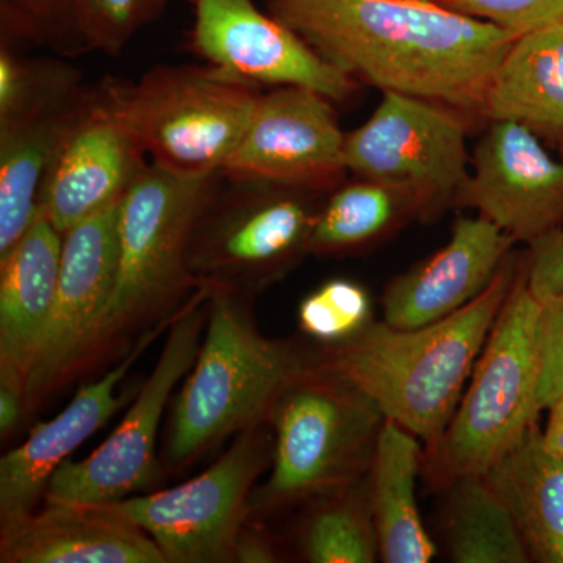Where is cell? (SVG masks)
<instances>
[{
	"instance_id": "obj_13",
	"label": "cell",
	"mask_w": 563,
	"mask_h": 563,
	"mask_svg": "<svg viewBox=\"0 0 563 563\" xmlns=\"http://www.w3.org/2000/svg\"><path fill=\"white\" fill-rule=\"evenodd\" d=\"M331 102L320 92L299 87L261 92L246 132L222 166V176L301 191L335 188L347 172L346 133Z\"/></svg>"
},
{
	"instance_id": "obj_14",
	"label": "cell",
	"mask_w": 563,
	"mask_h": 563,
	"mask_svg": "<svg viewBox=\"0 0 563 563\" xmlns=\"http://www.w3.org/2000/svg\"><path fill=\"white\" fill-rule=\"evenodd\" d=\"M191 46L209 65L250 84L307 88L332 102L346 101L357 88L350 74L252 0H195Z\"/></svg>"
},
{
	"instance_id": "obj_35",
	"label": "cell",
	"mask_w": 563,
	"mask_h": 563,
	"mask_svg": "<svg viewBox=\"0 0 563 563\" xmlns=\"http://www.w3.org/2000/svg\"><path fill=\"white\" fill-rule=\"evenodd\" d=\"M29 420L25 409V395L13 385L0 383V437L9 440L18 428Z\"/></svg>"
},
{
	"instance_id": "obj_18",
	"label": "cell",
	"mask_w": 563,
	"mask_h": 563,
	"mask_svg": "<svg viewBox=\"0 0 563 563\" xmlns=\"http://www.w3.org/2000/svg\"><path fill=\"white\" fill-rule=\"evenodd\" d=\"M158 335L147 336L101 379L80 387L54 420L36 422L27 440L0 459V526L35 512L58 466L136 395L118 387Z\"/></svg>"
},
{
	"instance_id": "obj_15",
	"label": "cell",
	"mask_w": 563,
	"mask_h": 563,
	"mask_svg": "<svg viewBox=\"0 0 563 563\" xmlns=\"http://www.w3.org/2000/svg\"><path fill=\"white\" fill-rule=\"evenodd\" d=\"M118 206L63 235L57 298L25 387L27 418L74 383L81 352L109 302L118 265Z\"/></svg>"
},
{
	"instance_id": "obj_16",
	"label": "cell",
	"mask_w": 563,
	"mask_h": 563,
	"mask_svg": "<svg viewBox=\"0 0 563 563\" xmlns=\"http://www.w3.org/2000/svg\"><path fill=\"white\" fill-rule=\"evenodd\" d=\"M459 206L495 222L515 243L532 244L563 225V158L523 124L492 121L477 143Z\"/></svg>"
},
{
	"instance_id": "obj_30",
	"label": "cell",
	"mask_w": 563,
	"mask_h": 563,
	"mask_svg": "<svg viewBox=\"0 0 563 563\" xmlns=\"http://www.w3.org/2000/svg\"><path fill=\"white\" fill-rule=\"evenodd\" d=\"M172 0H85V49L118 55L141 29L158 20Z\"/></svg>"
},
{
	"instance_id": "obj_5",
	"label": "cell",
	"mask_w": 563,
	"mask_h": 563,
	"mask_svg": "<svg viewBox=\"0 0 563 563\" xmlns=\"http://www.w3.org/2000/svg\"><path fill=\"white\" fill-rule=\"evenodd\" d=\"M384 421L372 398L313 361L285 388L269 415L273 468L266 483L252 492L250 520L368 476Z\"/></svg>"
},
{
	"instance_id": "obj_24",
	"label": "cell",
	"mask_w": 563,
	"mask_h": 563,
	"mask_svg": "<svg viewBox=\"0 0 563 563\" xmlns=\"http://www.w3.org/2000/svg\"><path fill=\"white\" fill-rule=\"evenodd\" d=\"M424 444L398 422L385 420L368 473L379 555L387 563H428L437 555L417 503Z\"/></svg>"
},
{
	"instance_id": "obj_7",
	"label": "cell",
	"mask_w": 563,
	"mask_h": 563,
	"mask_svg": "<svg viewBox=\"0 0 563 563\" xmlns=\"http://www.w3.org/2000/svg\"><path fill=\"white\" fill-rule=\"evenodd\" d=\"M258 85L214 66H157L135 84L109 80L103 95L154 165L179 174H211L246 132Z\"/></svg>"
},
{
	"instance_id": "obj_37",
	"label": "cell",
	"mask_w": 563,
	"mask_h": 563,
	"mask_svg": "<svg viewBox=\"0 0 563 563\" xmlns=\"http://www.w3.org/2000/svg\"><path fill=\"white\" fill-rule=\"evenodd\" d=\"M561 150H562V155H563V139L561 141Z\"/></svg>"
},
{
	"instance_id": "obj_36",
	"label": "cell",
	"mask_w": 563,
	"mask_h": 563,
	"mask_svg": "<svg viewBox=\"0 0 563 563\" xmlns=\"http://www.w3.org/2000/svg\"><path fill=\"white\" fill-rule=\"evenodd\" d=\"M550 418L543 431L548 450L563 459V396L550 407Z\"/></svg>"
},
{
	"instance_id": "obj_21",
	"label": "cell",
	"mask_w": 563,
	"mask_h": 563,
	"mask_svg": "<svg viewBox=\"0 0 563 563\" xmlns=\"http://www.w3.org/2000/svg\"><path fill=\"white\" fill-rule=\"evenodd\" d=\"M63 235L38 213L27 232L0 255V383L24 391L54 309Z\"/></svg>"
},
{
	"instance_id": "obj_23",
	"label": "cell",
	"mask_w": 563,
	"mask_h": 563,
	"mask_svg": "<svg viewBox=\"0 0 563 563\" xmlns=\"http://www.w3.org/2000/svg\"><path fill=\"white\" fill-rule=\"evenodd\" d=\"M512 515L531 562L563 563V459L537 422L484 474Z\"/></svg>"
},
{
	"instance_id": "obj_25",
	"label": "cell",
	"mask_w": 563,
	"mask_h": 563,
	"mask_svg": "<svg viewBox=\"0 0 563 563\" xmlns=\"http://www.w3.org/2000/svg\"><path fill=\"white\" fill-rule=\"evenodd\" d=\"M446 493L443 536L455 563H528L523 537L484 474L454 481Z\"/></svg>"
},
{
	"instance_id": "obj_20",
	"label": "cell",
	"mask_w": 563,
	"mask_h": 563,
	"mask_svg": "<svg viewBox=\"0 0 563 563\" xmlns=\"http://www.w3.org/2000/svg\"><path fill=\"white\" fill-rule=\"evenodd\" d=\"M2 563H166L146 532L99 506L44 503L0 526Z\"/></svg>"
},
{
	"instance_id": "obj_10",
	"label": "cell",
	"mask_w": 563,
	"mask_h": 563,
	"mask_svg": "<svg viewBox=\"0 0 563 563\" xmlns=\"http://www.w3.org/2000/svg\"><path fill=\"white\" fill-rule=\"evenodd\" d=\"M228 184L221 181L196 224L190 269L199 287L254 298L309 255L318 210L301 190L262 181Z\"/></svg>"
},
{
	"instance_id": "obj_29",
	"label": "cell",
	"mask_w": 563,
	"mask_h": 563,
	"mask_svg": "<svg viewBox=\"0 0 563 563\" xmlns=\"http://www.w3.org/2000/svg\"><path fill=\"white\" fill-rule=\"evenodd\" d=\"M298 322L321 346L346 342L373 324L372 298L357 282L328 280L303 299Z\"/></svg>"
},
{
	"instance_id": "obj_34",
	"label": "cell",
	"mask_w": 563,
	"mask_h": 563,
	"mask_svg": "<svg viewBox=\"0 0 563 563\" xmlns=\"http://www.w3.org/2000/svg\"><path fill=\"white\" fill-rule=\"evenodd\" d=\"M282 561L280 544L262 528L261 520H247L236 539L233 563H274Z\"/></svg>"
},
{
	"instance_id": "obj_33",
	"label": "cell",
	"mask_w": 563,
	"mask_h": 563,
	"mask_svg": "<svg viewBox=\"0 0 563 563\" xmlns=\"http://www.w3.org/2000/svg\"><path fill=\"white\" fill-rule=\"evenodd\" d=\"M526 279L539 301L563 298V225L531 244Z\"/></svg>"
},
{
	"instance_id": "obj_38",
	"label": "cell",
	"mask_w": 563,
	"mask_h": 563,
	"mask_svg": "<svg viewBox=\"0 0 563 563\" xmlns=\"http://www.w3.org/2000/svg\"><path fill=\"white\" fill-rule=\"evenodd\" d=\"M433 2H435V0H433Z\"/></svg>"
},
{
	"instance_id": "obj_17",
	"label": "cell",
	"mask_w": 563,
	"mask_h": 563,
	"mask_svg": "<svg viewBox=\"0 0 563 563\" xmlns=\"http://www.w3.org/2000/svg\"><path fill=\"white\" fill-rule=\"evenodd\" d=\"M150 165L146 154L111 109L102 87L87 106L46 174L38 211L66 235L121 201Z\"/></svg>"
},
{
	"instance_id": "obj_19",
	"label": "cell",
	"mask_w": 563,
	"mask_h": 563,
	"mask_svg": "<svg viewBox=\"0 0 563 563\" xmlns=\"http://www.w3.org/2000/svg\"><path fill=\"white\" fill-rule=\"evenodd\" d=\"M514 243L512 236L481 214L459 218L442 250L387 285L384 322L412 329L457 312L488 287Z\"/></svg>"
},
{
	"instance_id": "obj_12",
	"label": "cell",
	"mask_w": 563,
	"mask_h": 563,
	"mask_svg": "<svg viewBox=\"0 0 563 563\" xmlns=\"http://www.w3.org/2000/svg\"><path fill=\"white\" fill-rule=\"evenodd\" d=\"M461 114L428 99L384 92L372 117L346 133V169L401 191L421 218L433 217L457 203L472 174Z\"/></svg>"
},
{
	"instance_id": "obj_11",
	"label": "cell",
	"mask_w": 563,
	"mask_h": 563,
	"mask_svg": "<svg viewBox=\"0 0 563 563\" xmlns=\"http://www.w3.org/2000/svg\"><path fill=\"white\" fill-rule=\"evenodd\" d=\"M209 287L202 285L166 331L165 346L118 428L84 461L63 462L44 503L106 506L150 490L162 472L157 437L174 388L187 376L206 331Z\"/></svg>"
},
{
	"instance_id": "obj_3",
	"label": "cell",
	"mask_w": 563,
	"mask_h": 563,
	"mask_svg": "<svg viewBox=\"0 0 563 563\" xmlns=\"http://www.w3.org/2000/svg\"><path fill=\"white\" fill-rule=\"evenodd\" d=\"M520 265L510 252L488 287L443 320L412 329L373 322L346 342L318 347L314 362L350 380L385 420L432 450L453 420Z\"/></svg>"
},
{
	"instance_id": "obj_26",
	"label": "cell",
	"mask_w": 563,
	"mask_h": 563,
	"mask_svg": "<svg viewBox=\"0 0 563 563\" xmlns=\"http://www.w3.org/2000/svg\"><path fill=\"white\" fill-rule=\"evenodd\" d=\"M421 211L412 199L379 181L361 179L335 190L318 210L309 255H340L380 242Z\"/></svg>"
},
{
	"instance_id": "obj_2",
	"label": "cell",
	"mask_w": 563,
	"mask_h": 563,
	"mask_svg": "<svg viewBox=\"0 0 563 563\" xmlns=\"http://www.w3.org/2000/svg\"><path fill=\"white\" fill-rule=\"evenodd\" d=\"M222 172L179 174L150 165L118 206L113 290L77 363L74 380L109 369L144 339L166 332L198 291L190 243Z\"/></svg>"
},
{
	"instance_id": "obj_9",
	"label": "cell",
	"mask_w": 563,
	"mask_h": 563,
	"mask_svg": "<svg viewBox=\"0 0 563 563\" xmlns=\"http://www.w3.org/2000/svg\"><path fill=\"white\" fill-rule=\"evenodd\" d=\"M273 444L272 424L261 422L188 483L99 507L146 532L166 563H231Z\"/></svg>"
},
{
	"instance_id": "obj_8",
	"label": "cell",
	"mask_w": 563,
	"mask_h": 563,
	"mask_svg": "<svg viewBox=\"0 0 563 563\" xmlns=\"http://www.w3.org/2000/svg\"><path fill=\"white\" fill-rule=\"evenodd\" d=\"M92 90L54 58H22L0 47V255L38 217L43 181Z\"/></svg>"
},
{
	"instance_id": "obj_6",
	"label": "cell",
	"mask_w": 563,
	"mask_h": 563,
	"mask_svg": "<svg viewBox=\"0 0 563 563\" xmlns=\"http://www.w3.org/2000/svg\"><path fill=\"white\" fill-rule=\"evenodd\" d=\"M540 317L542 302L529 288L521 261L453 420L424 451L422 472L437 490L487 473L537 422Z\"/></svg>"
},
{
	"instance_id": "obj_4",
	"label": "cell",
	"mask_w": 563,
	"mask_h": 563,
	"mask_svg": "<svg viewBox=\"0 0 563 563\" xmlns=\"http://www.w3.org/2000/svg\"><path fill=\"white\" fill-rule=\"evenodd\" d=\"M252 299L209 287L206 335L166 426L165 472H184L218 444L269 421L285 388L312 365L317 350L263 335Z\"/></svg>"
},
{
	"instance_id": "obj_32",
	"label": "cell",
	"mask_w": 563,
	"mask_h": 563,
	"mask_svg": "<svg viewBox=\"0 0 563 563\" xmlns=\"http://www.w3.org/2000/svg\"><path fill=\"white\" fill-rule=\"evenodd\" d=\"M562 396L563 298H555L542 302V317H540L539 385H537V402H539L540 412L550 409Z\"/></svg>"
},
{
	"instance_id": "obj_27",
	"label": "cell",
	"mask_w": 563,
	"mask_h": 563,
	"mask_svg": "<svg viewBox=\"0 0 563 563\" xmlns=\"http://www.w3.org/2000/svg\"><path fill=\"white\" fill-rule=\"evenodd\" d=\"M309 504L296 537L303 561L374 563L380 558L368 476Z\"/></svg>"
},
{
	"instance_id": "obj_31",
	"label": "cell",
	"mask_w": 563,
	"mask_h": 563,
	"mask_svg": "<svg viewBox=\"0 0 563 563\" xmlns=\"http://www.w3.org/2000/svg\"><path fill=\"white\" fill-rule=\"evenodd\" d=\"M466 16L520 36L563 21V0H435Z\"/></svg>"
},
{
	"instance_id": "obj_28",
	"label": "cell",
	"mask_w": 563,
	"mask_h": 563,
	"mask_svg": "<svg viewBox=\"0 0 563 563\" xmlns=\"http://www.w3.org/2000/svg\"><path fill=\"white\" fill-rule=\"evenodd\" d=\"M85 0H0L5 43H29L62 55L85 54L81 18Z\"/></svg>"
},
{
	"instance_id": "obj_1",
	"label": "cell",
	"mask_w": 563,
	"mask_h": 563,
	"mask_svg": "<svg viewBox=\"0 0 563 563\" xmlns=\"http://www.w3.org/2000/svg\"><path fill=\"white\" fill-rule=\"evenodd\" d=\"M268 9L352 79L477 117L517 38L433 0H268Z\"/></svg>"
},
{
	"instance_id": "obj_22",
	"label": "cell",
	"mask_w": 563,
	"mask_h": 563,
	"mask_svg": "<svg viewBox=\"0 0 563 563\" xmlns=\"http://www.w3.org/2000/svg\"><path fill=\"white\" fill-rule=\"evenodd\" d=\"M484 118L523 124L539 136L563 139V21L514 40L493 74Z\"/></svg>"
}]
</instances>
